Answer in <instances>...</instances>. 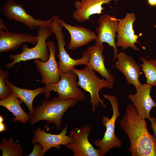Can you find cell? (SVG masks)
I'll return each instance as SVG.
<instances>
[{"label":"cell","mask_w":156,"mask_h":156,"mask_svg":"<svg viewBox=\"0 0 156 156\" xmlns=\"http://www.w3.org/2000/svg\"><path fill=\"white\" fill-rule=\"evenodd\" d=\"M38 39V36L14 33L8 30L4 31L0 29V52L14 50L25 43L35 45Z\"/></svg>","instance_id":"18"},{"label":"cell","mask_w":156,"mask_h":156,"mask_svg":"<svg viewBox=\"0 0 156 156\" xmlns=\"http://www.w3.org/2000/svg\"><path fill=\"white\" fill-rule=\"evenodd\" d=\"M58 21L70 35V40L68 46L70 50H75L95 40L96 35L94 31L83 27L68 24L59 18Z\"/></svg>","instance_id":"17"},{"label":"cell","mask_w":156,"mask_h":156,"mask_svg":"<svg viewBox=\"0 0 156 156\" xmlns=\"http://www.w3.org/2000/svg\"><path fill=\"white\" fill-rule=\"evenodd\" d=\"M148 4L151 6H156V0H147Z\"/></svg>","instance_id":"29"},{"label":"cell","mask_w":156,"mask_h":156,"mask_svg":"<svg viewBox=\"0 0 156 156\" xmlns=\"http://www.w3.org/2000/svg\"><path fill=\"white\" fill-rule=\"evenodd\" d=\"M0 29H2L5 31L8 30L5 23L4 20L1 18H0Z\"/></svg>","instance_id":"27"},{"label":"cell","mask_w":156,"mask_h":156,"mask_svg":"<svg viewBox=\"0 0 156 156\" xmlns=\"http://www.w3.org/2000/svg\"><path fill=\"white\" fill-rule=\"evenodd\" d=\"M53 16V20L50 28L52 33L55 35L57 42L59 50L58 63L61 75L72 70L77 65L88 66L90 55L87 49L83 51L81 58L77 60L72 58L67 53L65 49L66 44L65 36L62 32L63 27L58 21L59 17L57 15Z\"/></svg>","instance_id":"6"},{"label":"cell","mask_w":156,"mask_h":156,"mask_svg":"<svg viewBox=\"0 0 156 156\" xmlns=\"http://www.w3.org/2000/svg\"><path fill=\"white\" fill-rule=\"evenodd\" d=\"M8 79H5L6 85L10 88L16 96L25 103L28 108L29 114H31L34 109L33 102L34 98L40 94H45L46 91L45 86L42 87H38L34 90L27 89L14 85Z\"/></svg>","instance_id":"20"},{"label":"cell","mask_w":156,"mask_h":156,"mask_svg":"<svg viewBox=\"0 0 156 156\" xmlns=\"http://www.w3.org/2000/svg\"><path fill=\"white\" fill-rule=\"evenodd\" d=\"M152 86L146 83L142 84L136 90L135 94H129L128 96L137 109L139 116L146 119L151 117L150 112L152 108L156 107V102L150 95Z\"/></svg>","instance_id":"14"},{"label":"cell","mask_w":156,"mask_h":156,"mask_svg":"<svg viewBox=\"0 0 156 156\" xmlns=\"http://www.w3.org/2000/svg\"><path fill=\"white\" fill-rule=\"evenodd\" d=\"M104 49L103 44L99 43H96L95 45L88 47L87 50L90 55L88 66L108 81L113 83L115 81L114 77L105 65V58L103 55Z\"/></svg>","instance_id":"19"},{"label":"cell","mask_w":156,"mask_h":156,"mask_svg":"<svg viewBox=\"0 0 156 156\" xmlns=\"http://www.w3.org/2000/svg\"><path fill=\"white\" fill-rule=\"evenodd\" d=\"M78 101L74 99H63L59 97L50 100L46 99L29 114V122L30 125H34L40 121L46 120L48 124L53 123L58 131L60 130L63 114L69 107L74 106Z\"/></svg>","instance_id":"2"},{"label":"cell","mask_w":156,"mask_h":156,"mask_svg":"<svg viewBox=\"0 0 156 156\" xmlns=\"http://www.w3.org/2000/svg\"><path fill=\"white\" fill-rule=\"evenodd\" d=\"M117 60L115 67L125 77L127 83L132 84L136 90L142 84L140 83L139 77L142 73L140 66L134 60L132 56H129L125 53L120 52L117 55Z\"/></svg>","instance_id":"15"},{"label":"cell","mask_w":156,"mask_h":156,"mask_svg":"<svg viewBox=\"0 0 156 156\" xmlns=\"http://www.w3.org/2000/svg\"><path fill=\"white\" fill-rule=\"evenodd\" d=\"M136 19L134 13H128L124 18L119 19L116 32L117 40L116 42L118 47H120L123 50L130 47L134 50L140 51L135 45V43H138L137 40L139 37L142 35V33L138 35L135 34L133 24Z\"/></svg>","instance_id":"12"},{"label":"cell","mask_w":156,"mask_h":156,"mask_svg":"<svg viewBox=\"0 0 156 156\" xmlns=\"http://www.w3.org/2000/svg\"><path fill=\"white\" fill-rule=\"evenodd\" d=\"M1 14L9 20H13L22 23L30 29L40 26L51 27L53 20V16L47 20L36 19L29 14L21 4L13 0H7L0 10Z\"/></svg>","instance_id":"8"},{"label":"cell","mask_w":156,"mask_h":156,"mask_svg":"<svg viewBox=\"0 0 156 156\" xmlns=\"http://www.w3.org/2000/svg\"><path fill=\"white\" fill-rule=\"evenodd\" d=\"M91 131L86 125L69 131V136L72 140L66 146L73 153L74 156H103L99 148L96 149L88 140Z\"/></svg>","instance_id":"9"},{"label":"cell","mask_w":156,"mask_h":156,"mask_svg":"<svg viewBox=\"0 0 156 156\" xmlns=\"http://www.w3.org/2000/svg\"><path fill=\"white\" fill-rule=\"evenodd\" d=\"M9 72L0 69V99H4L8 97L12 92L11 89L6 84L5 79H8L10 77Z\"/></svg>","instance_id":"24"},{"label":"cell","mask_w":156,"mask_h":156,"mask_svg":"<svg viewBox=\"0 0 156 156\" xmlns=\"http://www.w3.org/2000/svg\"><path fill=\"white\" fill-rule=\"evenodd\" d=\"M154 27L155 28H156V25H154Z\"/></svg>","instance_id":"31"},{"label":"cell","mask_w":156,"mask_h":156,"mask_svg":"<svg viewBox=\"0 0 156 156\" xmlns=\"http://www.w3.org/2000/svg\"><path fill=\"white\" fill-rule=\"evenodd\" d=\"M99 27H96L97 34L95 40L96 43L103 44L105 42L110 47H112L114 51L113 60H115L118 53V47L115 42L116 34L119 19L114 15L104 14L98 18Z\"/></svg>","instance_id":"10"},{"label":"cell","mask_w":156,"mask_h":156,"mask_svg":"<svg viewBox=\"0 0 156 156\" xmlns=\"http://www.w3.org/2000/svg\"><path fill=\"white\" fill-rule=\"evenodd\" d=\"M4 121V118L2 115H0V123L3 122Z\"/></svg>","instance_id":"30"},{"label":"cell","mask_w":156,"mask_h":156,"mask_svg":"<svg viewBox=\"0 0 156 156\" xmlns=\"http://www.w3.org/2000/svg\"><path fill=\"white\" fill-rule=\"evenodd\" d=\"M77 75L72 70L61 75L60 81L57 83L45 85L46 91L44 94L45 98L48 99L50 97V92H56L59 97L66 99H74L79 101H83L86 99L85 94L78 87L76 79Z\"/></svg>","instance_id":"7"},{"label":"cell","mask_w":156,"mask_h":156,"mask_svg":"<svg viewBox=\"0 0 156 156\" xmlns=\"http://www.w3.org/2000/svg\"><path fill=\"white\" fill-rule=\"evenodd\" d=\"M102 95L104 98L107 99L110 103L113 110L112 115L110 118L105 116L102 117V125L106 127V131L102 139H97L94 141L93 144L99 148L104 156L112 148L121 147L122 143L120 140L116 136L115 131L116 121L120 115L117 99L114 95L106 94Z\"/></svg>","instance_id":"5"},{"label":"cell","mask_w":156,"mask_h":156,"mask_svg":"<svg viewBox=\"0 0 156 156\" xmlns=\"http://www.w3.org/2000/svg\"><path fill=\"white\" fill-rule=\"evenodd\" d=\"M18 99L12 92L7 98L0 101V105L7 109L13 114L15 116L13 119L14 122L19 121L25 124L29 120V115L27 114L22 108L21 104L23 102Z\"/></svg>","instance_id":"21"},{"label":"cell","mask_w":156,"mask_h":156,"mask_svg":"<svg viewBox=\"0 0 156 156\" xmlns=\"http://www.w3.org/2000/svg\"><path fill=\"white\" fill-rule=\"evenodd\" d=\"M52 33L50 27H39L37 31L38 40L35 46L29 48L27 44H23L21 52L18 54H11L9 55V60L12 61L5 64V67L10 69L16 63L36 59H40L43 62L47 61L49 58L50 54L46 42L51 36Z\"/></svg>","instance_id":"3"},{"label":"cell","mask_w":156,"mask_h":156,"mask_svg":"<svg viewBox=\"0 0 156 156\" xmlns=\"http://www.w3.org/2000/svg\"><path fill=\"white\" fill-rule=\"evenodd\" d=\"M47 127L48 126L45 125L44 129L42 130L40 127H38L35 131H33V138H31V140L36 143H38L42 145V156L52 147L58 149L60 148L61 145L66 146L73 139L70 136L66 135L68 127L67 124L61 133L58 134L46 132L45 130Z\"/></svg>","instance_id":"13"},{"label":"cell","mask_w":156,"mask_h":156,"mask_svg":"<svg viewBox=\"0 0 156 156\" xmlns=\"http://www.w3.org/2000/svg\"><path fill=\"white\" fill-rule=\"evenodd\" d=\"M145 119L140 117L132 104L126 107L120 126L127 135L132 156H156V138L148 131Z\"/></svg>","instance_id":"1"},{"label":"cell","mask_w":156,"mask_h":156,"mask_svg":"<svg viewBox=\"0 0 156 156\" xmlns=\"http://www.w3.org/2000/svg\"><path fill=\"white\" fill-rule=\"evenodd\" d=\"M149 119L151 124V128L153 131L154 135L156 138V118L155 117H150Z\"/></svg>","instance_id":"26"},{"label":"cell","mask_w":156,"mask_h":156,"mask_svg":"<svg viewBox=\"0 0 156 156\" xmlns=\"http://www.w3.org/2000/svg\"><path fill=\"white\" fill-rule=\"evenodd\" d=\"M46 44L49 52L48 60L46 62H43L39 59L34 60L36 67L41 76L40 81L45 85L56 83L61 78L58 63L55 59V44L52 41H48Z\"/></svg>","instance_id":"11"},{"label":"cell","mask_w":156,"mask_h":156,"mask_svg":"<svg viewBox=\"0 0 156 156\" xmlns=\"http://www.w3.org/2000/svg\"><path fill=\"white\" fill-rule=\"evenodd\" d=\"M7 129L6 126L3 122L0 123V132H2L6 131Z\"/></svg>","instance_id":"28"},{"label":"cell","mask_w":156,"mask_h":156,"mask_svg":"<svg viewBox=\"0 0 156 156\" xmlns=\"http://www.w3.org/2000/svg\"><path fill=\"white\" fill-rule=\"evenodd\" d=\"M2 156H23V149L20 144L10 137L9 140L3 138L0 144Z\"/></svg>","instance_id":"23"},{"label":"cell","mask_w":156,"mask_h":156,"mask_svg":"<svg viewBox=\"0 0 156 156\" xmlns=\"http://www.w3.org/2000/svg\"><path fill=\"white\" fill-rule=\"evenodd\" d=\"M138 58L142 62L139 65L142 67L141 70L146 78V83L156 86V60H147L146 57H142Z\"/></svg>","instance_id":"22"},{"label":"cell","mask_w":156,"mask_h":156,"mask_svg":"<svg viewBox=\"0 0 156 156\" xmlns=\"http://www.w3.org/2000/svg\"><path fill=\"white\" fill-rule=\"evenodd\" d=\"M34 144V148L31 153L28 156H42L43 146L40 144H36L34 141L31 140Z\"/></svg>","instance_id":"25"},{"label":"cell","mask_w":156,"mask_h":156,"mask_svg":"<svg viewBox=\"0 0 156 156\" xmlns=\"http://www.w3.org/2000/svg\"><path fill=\"white\" fill-rule=\"evenodd\" d=\"M72 70L77 75L79 78V81H77V86H80L85 91L90 93L92 109L94 112L99 103L101 106L104 104V101L99 97V91L103 88H113V83L106 79H99L96 75L95 71L87 65L82 69L79 70L74 68Z\"/></svg>","instance_id":"4"},{"label":"cell","mask_w":156,"mask_h":156,"mask_svg":"<svg viewBox=\"0 0 156 156\" xmlns=\"http://www.w3.org/2000/svg\"><path fill=\"white\" fill-rule=\"evenodd\" d=\"M112 1L117 3L118 0H77L74 3L75 9L72 13L73 18L78 22H85L89 20L91 16L102 14L104 10L102 5L109 3Z\"/></svg>","instance_id":"16"}]
</instances>
